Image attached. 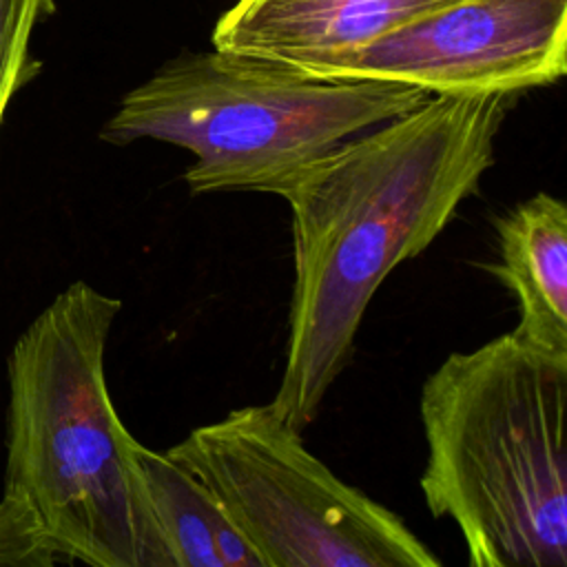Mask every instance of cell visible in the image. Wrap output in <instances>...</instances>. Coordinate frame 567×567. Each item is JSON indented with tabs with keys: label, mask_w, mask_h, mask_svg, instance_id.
Instances as JSON below:
<instances>
[{
	"label": "cell",
	"mask_w": 567,
	"mask_h": 567,
	"mask_svg": "<svg viewBox=\"0 0 567 567\" xmlns=\"http://www.w3.org/2000/svg\"><path fill=\"white\" fill-rule=\"evenodd\" d=\"M507 93L430 95L303 168L292 213L295 286L272 408L308 427L352 359L383 279L421 255L494 164Z\"/></svg>",
	"instance_id": "6da1fadb"
},
{
	"label": "cell",
	"mask_w": 567,
	"mask_h": 567,
	"mask_svg": "<svg viewBox=\"0 0 567 567\" xmlns=\"http://www.w3.org/2000/svg\"><path fill=\"white\" fill-rule=\"evenodd\" d=\"M117 297L73 281L9 354L4 494L22 501L53 554L91 567H173L120 421L104 357Z\"/></svg>",
	"instance_id": "7a4b0ae2"
},
{
	"label": "cell",
	"mask_w": 567,
	"mask_h": 567,
	"mask_svg": "<svg viewBox=\"0 0 567 567\" xmlns=\"http://www.w3.org/2000/svg\"><path fill=\"white\" fill-rule=\"evenodd\" d=\"M565 408L567 354L516 328L423 381L421 492L472 567H567Z\"/></svg>",
	"instance_id": "3957f363"
},
{
	"label": "cell",
	"mask_w": 567,
	"mask_h": 567,
	"mask_svg": "<svg viewBox=\"0 0 567 567\" xmlns=\"http://www.w3.org/2000/svg\"><path fill=\"white\" fill-rule=\"evenodd\" d=\"M427 97L412 84L317 78L288 62L213 49L175 58L128 91L100 137L188 151L193 162L182 177L193 195L279 197L339 144Z\"/></svg>",
	"instance_id": "277c9868"
},
{
	"label": "cell",
	"mask_w": 567,
	"mask_h": 567,
	"mask_svg": "<svg viewBox=\"0 0 567 567\" xmlns=\"http://www.w3.org/2000/svg\"><path fill=\"white\" fill-rule=\"evenodd\" d=\"M221 503L264 567H439L388 507L343 483L272 403L244 405L166 450Z\"/></svg>",
	"instance_id": "5b68a950"
},
{
	"label": "cell",
	"mask_w": 567,
	"mask_h": 567,
	"mask_svg": "<svg viewBox=\"0 0 567 567\" xmlns=\"http://www.w3.org/2000/svg\"><path fill=\"white\" fill-rule=\"evenodd\" d=\"M297 69L401 82L430 95H514L565 75L567 0H458Z\"/></svg>",
	"instance_id": "8992f818"
},
{
	"label": "cell",
	"mask_w": 567,
	"mask_h": 567,
	"mask_svg": "<svg viewBox=\"0 0 567 567\" xmlns=\"http://www.w3.org/2000/svg\"><path fill=\"white\" fill-rule=\"evenodd\" d=\"M458 0H239L215 24L213 47L299 66L354 49Z\"/></svg>",
	"instance_id": "52a82bcc"
},
{
	"label": "cell",
	"mask_w": 567,
	"mask_h": 567,
	"mask_svg": "<svg viewBox=\"0 0 567 567\" xmlns=\"http://www.w3.org/2000/svg\"><path fill=\"white\" fill-rule=\"evenodd\" d=\"M498 261L483 264L516 297V330L543 350L567 354V208L536 193L496 221Z\"/></svg>",
	"instance_id": "ba28073f"
},
{
	"label": "cell",
	"mask_w": 567,
	"mask_h": 567,
	"mask_svg": "<svg viewBox=\"0 0 567 567\" xmlns=\"http://www.w3.org/2000/svg\"><path fill=\"white\" fill-rule=\"evenodd\" d=\"M137 461L173 567H264L197 474L142 443Z\"/></svg>",
	"instance_id": "9c48e42d"
},
{
	"label": "cell",
	"mask_w": 567,
	"mask_h": 567,
	"mask_svg": "<svg viewBox=\"0 0 567 567\" xmlns=\"http://www.w3.org/2000/svg\"><path fill=\"white\" fill-rule=\"evenodd\" d=\"M53 9V0H0V124L13 95L42 69L29 42L33 27Z\"/></svg>",
	"instance_id": "30bf717a"
},
{
	"label": "cell",
	"mask_w": 567,
	"mask_h": 567,
	"mask_svg": "<svg viewBox=\"0 0 567 567\" xmlns=\"http://www.w3.org/2000/svg\"><path fill=\"white\" fill-rule=\"evenodd\" d=\"M58 563V556L44 540L31 509L4 494L0 501V565H38Z\"/></svg>",
	"instance_id": "8fae6325"
}]
</instances>
